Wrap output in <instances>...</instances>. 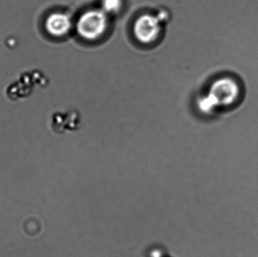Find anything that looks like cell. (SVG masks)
<instances>
[{"label":"cell","mask_w":258,"mask_h":257,"mask_svg":"<svg viewBox=\"0 0 258 257\" xmlns=\"http://www.w3.org/2000/svg\"><path fill=\"white\" fill-rule=\"evenodd\" d=\"M45 27L53 37L61 38L69 33L72 27V21L71 17L67 14L56 12L47 17Z\"/></svg>","instance_id":"3"},{"label":"cell","mask_w":258,"mask_h":257,"mask_svg":"<svg viewBox=\"0 0 258 257\" xmlns=\"http://www.w3.org/2000/svg\"><path fill=\"white\" fill-rule=\"evenodd\" d=\"M107 14L101 9L85 12L77 21L79 35L86 40H96L104 35L107 30Z\"/></svg>","instance_id":"1"},{"label":"cell","mask_w":258,"mask_h":257,"mask_svg":"<svg viewBox=\"0 0 258 257\" xmlns=\"http://www.w3.org/2000/svg\"><path fill=\"white\" fill-rule=\"evenodd\" d=\"M123 6L122 0H102V10L106 14L118 13Z\"/></svg>","instance_id":"4"},{"label":"cell","mask_w":258,"mask_h":257,"mask_svg":"<svg viewBox=\"0 0 258 257\" xmlns=\"http://www.w3.org/2000/svg\"><path fill=\"white\" fill-rule=\"evenodd\" d=\"M161 23L159 17L154 15H144L139 17L134 25L135 37L141 43H152L160 34Z\"/></svg>","instance_id":"2"}]
</instances>
